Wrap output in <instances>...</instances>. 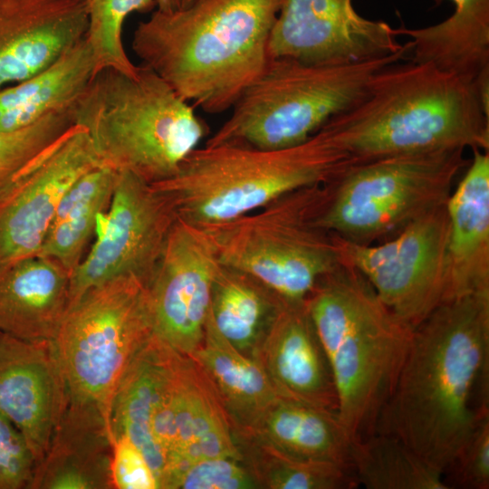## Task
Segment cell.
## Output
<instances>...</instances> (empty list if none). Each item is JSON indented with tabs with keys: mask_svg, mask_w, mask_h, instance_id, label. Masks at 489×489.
Returning a JSON list of instances; mask_svg holds the SVG:
<instances>
[{
	"mask_svg": "<svg viewBox=\"0 0 489 489\" xmlns=\"http://www.w3.org/2000/svg\"><path fill=\"white\" fill-rule=\"evenodd\" d=\"M472 150L471 162L446 202L448 301L489 291V151Z\"/></svg>",
	"mask_w": 489,
	"mask_h": 489,
	"instance_id": "cell-19",
	"label": "cell"
},
{
	"mask_svg": "<svg viewBox=\"0 0 489 489\" xmlns=\"http://www.w3.org/2000/svg\"><path fill=\"white\" fill-rule=\"evenodd\" d=\"M331 193L332 181L302 187L202 228L221 264L254 276L286 302H302L340 265L332 234L319 224Z\"/></svg>",
	"mask_w": 489,
	"mask_h": 489,
	"instance_id": "cell-8",
	"label": "cell"
},
{
	"mask_svg": "<svg viewBox=\"0 0 489 489\" xmlns=\"http://www.w3.org/2000/svg\"><path fill=\"white\" fill-rule=\"evenodd\" d=\"M254 358L278 398L337 411L331 369L305 300L283 301Z\"/></svg>",
	"mask_w": 489,
	"mask_h": 489,
	"instance_id": "cell-18",
	"label": "cell"
},
{
	"mask_svg": "<svg viewBox=\"0 0 489 489\" xmlns=\"http://www.w3.org/2000/svg\"><path fill=\"white\" fill-rule=\"evenodd\" d=\"M283 301L254 276L220 264L212 283L209 316L234 347L254 358Z\"/></svg>",
	"mask_w": 489,
	"mask_h": 489,
	"instance_id": "cell-27",
	"label": "cell"
},
{
	"mask_svg": "<svg viewBox=\"0 0 489 489\" xmlns=\"http://www.w3.org/2000/svg\"><path fill=\"white\" fill-rule=\"evenodd\" d=\"M152 334L147 287L139 278L119 277L86 292L68 308L53 340L67 405L95 410L111 429L117 389Z\"/></svg>",
	"mask_w": 489,
	"mask_h": 489,
	"instance_id": "cell-9",
	"label": "cell"
},
{
	"mask_svg": "<svg viewBox=\"0 0 489 489\" xmlns=\"http://www.w3.org/2000/svg\"><path fill=\"white\" fill-rule=\"evenodd\" d=\"M72 125L69 111H62L50 113L33 125L16 131H0V190Z\"/></svg>",
	"mask_w": 489,
	"mask_h": 489,
	"instance_id": "cell-33",
	"label": "cell"
},
{
	"mask_svg": "<svg viewBox=\"0 0 489 489\" xmlns=\"http://www.w3.org/2000/svg\"><path fill=\"white\" fill-rule=\"evenodd\" d=\"M117 171L101 165L77 178L62 196L37 255L57 261L71 275L110 204Z\"/></svg>",
	"mask_w": 489,
	"mask_h": 489,
	"instance_id": "cell-28",
	"label": "cell"
},
{
	"mask_svg": "<svg viewBox=\"0 0 489 489\" xmlns=\"http://www.w3.org/2000/svg\"><path fill=\"white\" fill-rule=\"evenodd\" d=\"M283 0H193L153 10L138 24L131 49L182 99L210 114L231 109L264 71Z\"/></svg>",
	"mask_w": 489,
	"mask_h": 489,
	"instance_id": "cell-2",
	"label": "cell"
},
{
	"mask_svg": "<svg viewBox=\"0 0 489 489\" xmlns=\"http://www.w3.org/2000/svg\"><path fill=\"white\" fill-rule=\"evenodd\" d=\"M112 433L95 410L66 405L29 489H110Z\"/></svg>",
	"mask_w": 489,
	"mask_h": 489,
	"instance_id": "cell-21",
	"label": "cell"
},
{
	"mask_svg": "<svg viewBox=\"0 0 489 489\" xmlns=\"http://www.w3.org/2000/svg\"><path fill=\"white\" fill-rule=\"evenodd\" d=\"M66 405L53 340H26L0 332V414L24 436L36 465Z\"/></svg>",
	"mask_w": 489,
	"mask_h": 489,
	"instance_id": "cell-16",
	"label": "cell"
},
{
	"mask_svg": "<svg viewBox=\"0 0 489 489\" xmlns=\"http://www.w3.org/2000/svg\"><path fill=\"white\" fill-rule=\"evenodd\" d=\"M195 109L139 64L135 74L95 72L69 114L87 131L101 165L152 184L172 177L206 136Z\"/></svg>",
	"mask_w": 489,
	"mask_h": 489,
	"instance_id": "cell-6",
	"label": "cell"
},
{
	"mask_svg": "<svg viewBox=\"0 0 489 489\" xmlns=\"http://www.w3.org/2000/svg\"><path fill=\"white\" fill-rule=\"evenodd\" d=\"M332 234L339 263L354 268L404 322L417 328L448 301L449 219L446 203L380 244Z\"/></svg>",
	"mask_w": 489,
	"mask_h": 489,
	"instance_id": "cell-11",
	"label": "cell"
},
{
	"mask_svg": "<svg viewBox=\"0 0 489 489\" xmlns=\"http://www.w3.org/2000/svg\"><path fill=\"white\" fill-rule=\"evenodd\" d=\"M243 463L260 488L354 489L360 484L343 466L287 455L250 434L234 433Z\"/></svg>",
	"mask_w": 489,
	"mask_h": 489,
	"instance_id": "cell-30",
	"label": "cell"
},
{
	"mask_svg": "<svg viewBox=\"0 0 489 489\" xmlns=\"http://www.w3.org/2000/svg\"><path fill=\"white\" fill-rule=\"evenodd\" d=\"M35 467L25 438L0 414V489H29Z\"/></svg>",
	"mask_w": 489,
	"mask_h": 489,
	"instance_id": "cell-35",
	"label": "cell"
},
{
	"mask_svg": "<svg viewBox=\"0 0 489 489\" xmlns=\"http://www.w3.org/2000/svg\"><path fill=\"white\" fill-rule=\"evenodd\" d=\"M101 163L87 131L72 125L0 190V269L37 255L72 184Z\"/></svg>",
	"mask_w": 489,
	"mask_h": 489,
	"instance_id": "cell-13",
	"label": "cell"
},
{
	"mask_svg": "<svg viewBox=\"0 0 489 489\" xmlns=\"http://www.w3.org/2000/svg\"><path fill=\"white\" fill-rule=\"evenodd\" d=\"M193 0H183V5L182 7L187 5L188 4H190Z\"/></svg>",
	"mask_w": 489,
	"mask_h": 489,
	"instance_id": "cell-37",
	"label": "cell"
},
{
	"mask_svg": "<svg viewBox=\"0 0 489 489\" xmlns=\"http://www.w3.org/2000/svg\"><path fill=\"white\" fill-rule=\"evenodd\" d=\"M219 265L205 229L177 219L146 287L153 333L180 354L203 340Z\"/></svg>",
	"mask_w": 489,
	"mask_h": 489,
	"instance_id": "cell-14",
	"label": "cell"
},
{
	"mask_svg": "<svg viewBox=\"0 0 489 489\" xmlns=\"http://www.w3.org/2000/svg\"><path fill=\"white\" fill-rule=\"evenodd\" d=\"M71 273L34 255L0 269V332L53 340L70 304Z\"/></svg>",
	"mask_w": 489,
	"mask_h": 489,
	"instance_id": "cell-20",
	"label": "cell"
},
{
	"mask_svg": "<svg viewBox=\"0 0 489 489\" xmlns=\"http://www.w3.org/2000/svg\"><path fill=\"white\" fill-rule=\"evenodd\" d=\"M455 8L443 22L417 29L396 28L410 38L412 61L474 82L489 72V0H451Z\"/></svg>",
	"mask_w": 489,
	"mask_h": 489,
	"instance_id": "cell-25",
	"label": "cell"
},
{
	"mask_svg": "<svg viewBox=\"0 0 489 489\" xmlns=\"http://www.w3.org/2000/svg\"><path fill=\"white\" fill-rule=\"evenodd\" d=\"M447 489L489 488V413L477 423L443 474Z\"/></svg>",
	"mask_w": 489,
	"mask_h": 489,
	"instance_id": "cell-34",
	"label": "cell"
},
{
	"mask_svg": "<svg viewBox=\"0 0 489 489\" xmlns=\"http://www.w3.org/2000/svg\"><path fill=\"white\" fill-rule=\"evenodd\" d=\"M351 464L367 489H447L442 474L390 435L375 433L354 442Z\"/></svg>",
	"mask_w": 489,
	"mask_h": 489,
	"instance_id": "cell-29",
	"label": "cell"
},
{
	"mask_svg": "<svg viewBox=\"0 0 489 489\" xmlns=\"http://www.w3.org/2000/svg\"><path fill=\"white\" fill-rule=\"evenodd\" d=\"M396 28L358 14L352 0H283L268 41L269 59L351 64L400 52Z\"/></svg>",
	"mask_w": 489,
	"mask_h": 489,
	"instance_id": "cell-15",
	"label": "cell"
},
{
	"mask_svg": "<svg viewBox=\"0 0 489 489\" xmlns=\"http://www.w3.org/2000/svg\"><path fill=\"white\" fill-rule=\"evenodd\" d=\"M253 474L241 461L232 458H201L170 465L160 489H256Z\"/></svg>",
	"mask_w": 489,
	"mask_h": 489,
	"instance_id": "cell-32",
	"label": "cell"
},
{
	"mask_svg": "<svg viewBox=\"0 0 489 489\" xmlns=\"http://www.w3.org/2000/svg\"><path fill=\"white\" fill-rule=\"evenodd\" d=\"M465 150L398 154L350 165L332 181L320 225L361 244L397 235L447 202L468 164Z\"/></svg>",
	"mask_w": 489,
	"mask_h": 489,
	"instance_id": "cell-10",
	"label": "cell"
},
{
	"mask_svg": "<svg viewBox=\"0 0 489 489\" xmlns=\"http://www.w3.org/2000/svg\"><path fill=\"white\" fill-rule=\"evenodd\" d=\"M400 62V61H399ZM390 63L324 128L356 162L447 149L489 151V112L473 83L429 62Z\"/></svg>",
	"mask_w": 489,
	"mask_h": 489,
	"instance_id": "cell-3",
	"label": "cell"
},
{
	"mask_svg": "<svg viewBox=\"0 0 489 489\" xmlns=\"http://www.w3.org/2000/svg\"><path fill=\"white\" fill-rule=\"evenodd\" d=\"M489 413V291L439 305L414 331L375 433L393 436L440 474Z\"/></svg>",
	"mask_w": 489,
	"mask_h": 489,
	"instance_id": "cell-1",
	"label": "cell"
},
{
	"mask_svg": "<svg viewBox=\"0 0 489 489\" xmlns=\"http://www.w3.org/2000/svg\"><path fill=\"white\" fill-rule=\"evenodd\" d=\"M411 48L408 41L398 53L340 65L269 59L264 71L233 104L230 116L205 145L282 149L300 144L332 117L354 105L373 75L403 60Z\"/></svg>",
	"mask_w": 489,
	"mask_h": 489,
	"instance_id": "cell-7",
	"label": "cell"
},
{
	"mask_svg": "<svg viewBox=\"0 0 489 489\" xmlns=\"http://www.w3.org/2000/svg\"><path fill=\"white\" fill-rule=\"evenodd\" d=\"M176 352L153 333L125 372L110 415L112 438L127 436L145 455L159 484L166 462L153 436L152 419Z\"/></svg>",
	"mask_w": 489,
	"mask_h": 489,
	"instance_id": "cell-23",
	"label": "cell"
},
{
	"mask_svg": "<svg viewBox=\"0 0 489 489\" xmlns=\"http://www.w3.org/2000/svg\"><path fill=\"white\" fill-rule=\"evenodd\" d=\"M354 163L321 128L305 141L282 149L197 147L172 177L150 185L177 219L203 227L257 210L292 191L330 183Z\"/></svg>",
	"mask_w": 489,
	"mask_h": 489,
	"instance_id": "cell-5",
	"label": "cell"
},
{
	"mask_svg": "<svg viewBox=\"0 0 489 489\" xmlns=\"http://www.w3.org/2000/svg\"><path fill=\"white\" fill-rule=\"evenodd\" d=\"M294 458L353 471V441L337 411L277 398L249 433ZM354 473V472H353Z\"/></svg>",
	"mask_w": 489,
	"mask_h": 489,
	"instance_id": "cell-26",
	"label": "cell"
},
{
	"mask_svg": "<svg viewBox=\"0 0 489 489\" xmlns=\"http://www.w3.org/2000/svg\"><path fill=\"white\" fill-rule=\"evenodd\" d=\"M111 477L114 488L118 489H160L145 455L125 436L113 437Z\"/></svg>",
	"mask_w": 489,
	"mask_h": 489,
	"instance_id": "cell-36",
	"label": "cell"
},
{
	"mask_svg": "<svg viewBox=\"0 0 489 489\" xmlns=\"http://www.w3.org/2000/svg\"><path fill=\"white\" fill-rule=\"evenodd\" d=\"M89 26L86 39L92 51L95 72L113 68L135 74L138 65L127 54L123 44V25L135 12H172L182 7L183 0H87Z\"/></svg>",
	"mask_w": 489,
	"mask_h": 489,
	"instance_id": "cell-31",
	"label": "cell"
},
{
	"mask_svg": "<svg viewBox=\"0 0 489 489\" xmlns=\"http://www.w3.org/2000/svg\"><path fill=\"white\" fill-rule=\"evenodd\" d=\"M189 357L211 381L234 433L251 432L279 398L261 363L234 347L209 313L203 340Z\"/></svg>",
	"mask_w": 489,
	"mask_h": 489,
	"instance_id": "cell-22",
	"label": "cell"
},
{
	"mask_svg": "<svg viewBox=\"0 0 489 489\" xmlns=\"http://www.w3.org/2000/svg\"><path fill=\"white\" fill-rule=\"evenodd\" d=\"M94 74L85 37L47 67L0 90V131H16L50 113L69 111Z\"/></svg>",
	"mask_w": 489,
	"mask_h": 489,
	"instance_id": "cell-24",
	"label": "cell"
},
{
	"mask_svg": "<svg viewBox=\"0 0 489 489\" xmlns=\"http://www.w3.org/2000/svg\"><path fill=\"white\" fill-rule=\"evenodd\" d=\"M305 303L331 369L337 413L353 443L362 440L375 434L415 328L360 273L340 264L316 283Z\"/></svg>",
	"mask_w": 489,
	"mask_h": 489,
	"instance_id": "cell-4",
	"label": "cell"
},
{
	"mask_svg": "<svg viewBox=\"0 0 489 489\" xmlns=\"http://www.w3.org/2000/svg\"><path fill=\"white\" fill-rule=\"evenodd\" d=\"M88 26L87 0H0V90L53 62Z\"/></svg>",
	"mask_w": 489,
	"mask_h": 489,
	"instance_id": "cell-17",
	"label": "cell"
},
{
	"mask_svg": "<svg viewBox=\"0 0 489 489\" xmlns=\"http://www.w3.org/2000/svg\"><path fill=\"white\" fill-rule=\"evenodd\" d=\"M89 254L71 275L70 304L122 276L146 285L177 217L166 198L129 171H117L112 198ZM68 307V308H69Z\"/></svg>",
	"mask_w": 489,
	"mask_h": 489,
	"instance_id": "cell-12",
	"label": "cell"
}]
</instances>
